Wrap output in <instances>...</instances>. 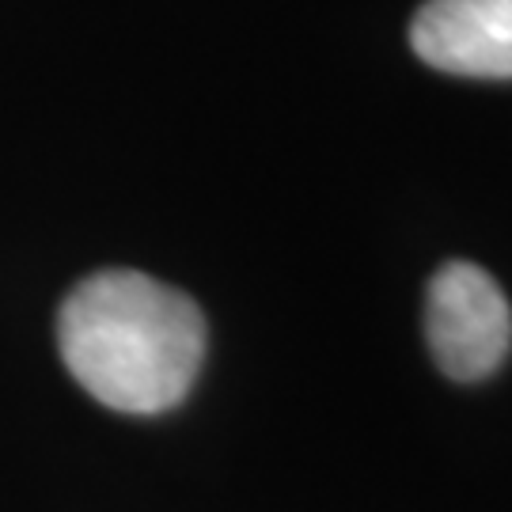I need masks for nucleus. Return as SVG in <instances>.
Segmentation results:
<instances>
[{
	"instance_id": "obj_2",
	"label": "nucleus",
	"mask_w": 512,
	"mask_h": 512,
	"mask_svg": "<svg viewBox=\"0 0 512 512\" xmlns=\"http://www.w3.org/2000/svg\"><path fill=\"white\" fill-rule=\"evenodd\" d=\"M425 338L459 384L494 376L512 349V308L501 285L475 262H448L429 281L425 296Z\"/></svg>"
},
{
	"instance_id": "obj_3",
	"label": "nucleus",
	"mask_w": 512,
	"mask_h": 512,
	"mask_svg": "<svg viewBox=\"0 0 512 512\" xmlns=\"http://www.w3.org/2000/svg\"><path fill=\"white\" fill-rule=\"evenodd\" d=\"M410 46L440 73L512 80V0H425Z\"/></svg>"
},
{
	"instance_id": "obj_1",
	"label": "nucleus",
	"mask_w": 512,
	"mask_h": 512,
	"mask_svg": "<svg viewBox=\"0 0 512 512\" xmlns=\"http://www.w3.org/2000/svg\"><path fill=\"white\" fill-rule=\"evenodd\" d=\"M73 380L122 414H164L190 395L205 361V319L186 293L137 270L80 281L57 315Z\"/></svg>"
}]
</instances>
